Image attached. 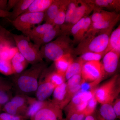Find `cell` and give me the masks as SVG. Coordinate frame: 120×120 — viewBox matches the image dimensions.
<instances>
[{
  "label": "cell",
  "instance_id": "obj_46",
  "mask_svg": "<svg viewBox=\"0 0 120 120\" xmlns=\"http://www.w3.org/2000/svg\"><path fill=\"white\" fill-rule=\"evenodd\" d=\"M11 15V12L0 10V17L8 19L10 17Z\"/></svg>",
  "mask_w": 120,
  "mask_h": 120
},
{
  "label": "cell",
  "instance_id": "obj_10",
  "mask_svg": "<svg viewBox=\"0 0 120 120\" xmlns=\"http://www.w3.org/2000/svg\"><path fill=\"white\" fill-rule=\"evenodd\" d=\"M51 102L61 109H63L70 102L71 98L69 95L67 82L57 87L54 90Z\"/></svg>",
  "mask_w": 120,
  "mask_h": 120
},
{
  "label": "cell",
  "instance_id": "obj_21",
  "mask_svg": "<svg viewBox=\"0 0 120 120\" xmlns=\"http://www.w3.org/2000/svg\"><path fill=\"white\" fill-rule=\"evenodd\" d=\"M74 60L73 56L71 54H68L54 61L56 71L65 77L67 69Z\"/></svg>",
  "mask_w": 120,
  "mask_h": 120
},
{
  "label": "cell",
  "instance_id": "obj_19",
  "mask_svg": "<svg viewBox=\"0 0 120 120\" xmlns=\"http://www.w3.org/2000/svg\"><path fill=\"white\" fill-rule=\"evenodd\" d=\"M79 4V0H71L67 7L64 23L61 26L63 33L68 35L69 28L76 9Z\"/></svg>",
  "mask_w": 120,
  "mask_h": 120
},
{
  "label": "cell",
  "instance_id": "obj_20",
  "mask_svg": "<svg viewBox=\"0 0 120 120\" xmlns=\"http://www.w3.org/2000/svg\"><path fill=\"white\" fill-rule=\"evenodd\" d=\"M93 11V13L90 16L92 23L114 19L120 15L114 11H109L95 7Z\"/></svg>",
  "mask_w": 120,
  "mask_h": 120
},
{
  "label": "cell",
  "instance_id": "obj_8",
  "mask_svg": "<svg viewBox=\"0 0 120 120\" xmlns=\"http://www.w3.org/2000/svg\"><path fill=\"white\" fill-rule=\"evenodd\" d=\"M120 56V53L111 50L103 56L100 61L103 78L115 73L118 68Z\"/></svg>",
  "mask_w": 120,
  "mask_h": 120
},
{
  "label": "cell",
  "instance_id": "obj_32",
  "mask_svg": "<svg viewBox=\"0 0 120 120\" xmlns=\"http://www.w3.org/2000/svg\"><path fill=\"white\" fill-rule=\"evenodd\" d=\"M105 54V53L86 52L80 55L79 57L84 63L91 61H100Z\"/></svg>",
  "mask_w": 120,
  "mask_h": 120
},
{
  "label": "cell",
  "instance_id": "obj_25",
  "mask_svg": "<svg viewBox=\"0 0 120 120\" xmlns=\"http://www.w3.org/2000/svg\"><path fill=\"white\" fill-rule=\"evenodd\" d=\"M34 0H19L17 4L11 12V16L8 18L9 21H12L25 12L34 1Z\"/></svg>",
  "mask_w": 120,
  "mask_h": 120
},
{
  "label": "cell",
  "instance_id": "obj_24",
  "mask_svg": "<svg viewBox=\"0 0 120 120\" xmlns=\"http://www.w3.org/2000/svg\"><path fill=\"white\" fill-rule=\"evenodd\" d=\"M53 0H34V1L24 13L44 12L52 3Z\"/></svg>",
  "mask_w": 120,
  "mask_h": 120
},
{
  "label": "cell",
  "instance_id": "obj_52",
  "mask_svg": "<svg viewBox=\"0 0 120 120\" xmlns=\"http://www.w3.org/2000/svg\"><path fill=\"white\" fill-rule=\"evenodd\" d=\"M1 106H0V111L1 110Z\"/></svg>",
  "mask_w": 120,
  "mask_h": 120
},
{
  "label": "cell",
  "instance_id": "obj_35",
  "mask_svg": "<svg viewBox=\"0 0 120 120\" xmlns=\"http://www.w3.org/2000/svg\"><path fill=\"white\" fill-rule=\"evenodd\" d=\"M86 17L82 18V19H80L76 23L73 25L69 31V35L71 34L73 36V40L75 44L77 43V39L83 24L84 19Z\"/></svg>",
  "mask_w": 120,
  "mask_h": 120
},
{
  "label": "cell",
  "instance_id": "obj_51",
  "mask_svg": "<svg viewBox=\"0 0 120 120\" xmlns=\"http://www.w3.org/2000/svg\"><path fill=\"white\" fill-rule=\"evenodd\" d=\"M1 27H2V26H1L0 25V28H1Z\"/></svg>",
  "mask_w": 120,
  "mask_h": 120
},
{
  "label": "cell",
  "instance_id": "obj_40",
  "mask_svg": "<svg viewBox=\"0 0 120 120\" xmlns=\"http://www.w3.org/2000/svg\"><path fill=\"white\" fill-rule=\"evenodd\" d=\"M23 116H16L4 112L0 113V120H27Z\"/></svg>",
  "mask_w": 120,
  "mask_h": 120
},
{
  "label": "cell",
  "instance_id": "obj_5",
  "mask_svg": "<svg viewBox=\"0 0 120 120\" xmlns=\"http://www.w3.org/2000/svg\"><path fill=\"white\" fill-rule=\"evenodd\" d=\"M120 91V76L117 74L98 87L95 97L101 105L112 104L118 98Z\"/></svg>",
  "mask_w": 120,
  "mask_h": 120
},
{
  "label": "cell",
  "instance_id": "obj_31",
  "mask_svg": "<svg viewBox=\"0 0 120 120\" xmlns=\"http://www.w3.org/2000/svg\"><path fill=\"white\" fill-rule=\"evenodd\" d=\"M27 96L22 94L16 95L11 99L17 105L23 116H25L27 107Z\"/></svg>",
  "mask_w": 120,
  "mask_h": 120
},
{
  "label": "cell",
  "instance_id": "obj_18",
  "mask_svg": "<svg viewBox=\"0 0 120 120\" xmlns=\"http://www.w3.org/2000/svg\"><path fill=\"white\" fill-rule=\"evenodd\" d=\"M98 8L113 10L117 13L120 10V0H84Z\"/></svg>",
  "mask_w": 120,
  "mask_h": 120
},
{
  "label": "cell",
  "instance_id": "obj_34",
  "mask_svg": "<svg viewBox=\"0 0 120 120\" xmlns=\"http://www.w3.org/2000/svg\"><path fill=\"white\" fill-rule=\"evenodd\" d=\"M69 2L65 5L60 9L53 22L52 24L54 26H61L64 23L67 8Z\"/></svg>",
  "mask_w": 120,
  "mask_h": 120
},
{
  "label": "cell",
  "instance_id": "obj_38",
  "mask_svg": "<svg viewBox=\"0 0 120 120\" xmlns=\"http://www.w3.org/2000/svg\"><path fill=\"white\" fill-rule=\"evenodd\" d=\"M98 102L95 95L88 101L86 107L83 112L86 116L93 114L94 112Z\"/></svg>",
  "mask_w": 120,
  "mask_h": 120
},
{
  "label": "cell",
  "instance_id": "obj_26",
  "mask_svg": "<svg viewBox=\"0 0 120 120\" xmlns=\"http://www.w3.org/2000/svg\"><path fill=\"white\" fill-rule=\"evenodd\" d=\"M120 19V15L117 17L111 19L95 22H91L88 31H98L104 30L116 25Z\"/></svg>",
  "mask_w": 120,
  "mask_h": 120
},
{
  "label": "cell",
  "instance_id": "obj_17",
  "mask_svg": "<svg viewBox=\"0 0 120 120\" xmlns=\"http://www.w3.org/2000/svg\"><path fill=\"white\" fill-rule=\"evenodd\" d=\"M27 107L24 116L28 120L47 105L49 101H41L36 98L27 96Z\"/></svg>",
  "mask_w": 120,
  "mask_h": 120
},
{
  "label": "cell",
  "instance_id": "obj_16",
  "mask_svg": "<svg viewBox=\"0 0 120 120\" xmlns=\"http://www.w3.org/2000/svg\"><path fill=\"white\" fill-rule=\"evenodd\" d=\"M54 26L52 24L45 23L41 25L35 26L23 34L32 41L47 33L53 28Z\"/></svg>",
  "mask_w": 120,
  "mask_h": 120
},
{
  "label": "cell",
  "instance_id": "obj_45",
  "mask_svg": "<svg viewBox=\"0 0 120 120\" xmlns=\"http://www.w3.org/2000/svg\"><path fill=\"white\" fill-rule=\"evenodd\" d=\"M79 113L76 112H71L67 114V120H79L78 116Z\"/></svg>",
  "mask_w": 120,
  "mask_h": 120
},
{
  "label": "cell",
  "instance_id": "obj_43",
  "mask_svg": "<svg viewBox=\"0 0 120 120\" xmlns=\"http://www.w3.org/2000/svg\"><path fill=\"white\" fill-rule=\"evenodd\" d=\"M11 88V86L8 82L0 80V91L8 92Z\"/></svg>",
  "mask_w": 120,
  "mask_h": 120
},
{
  "label": "cell",
  "instance_id": "obj_42",
  "mask_svg": "<svg viewBox=\"0 0 120 120\" xmlns=\"http://www.w3.org/2000/svg\"><path fill=\"white\" fill-rule=\"evenodd\" d=\"M114 111L115 112L117 118H120V98H117L112 104Z\"/></svg>",
  "mask_w": 120,
  "mask_h": 120
},
{
  "label": "cell",
  "instance_id": "obj_3",
  "mask_svg": "<svg viewBox=\"0 0 120 120\" xmlns=\"http://www.w3.org/2000/svg\"><path fill=\"white\" fill-rule=\"evenodd\" d=\"M74 45L69 35L63 33L55 40L42 46L40 50L43 59L54 62L67 54L72 55Z\"/></svg>",
  "mask_w": 120,
  "mask_h": 120
},
{
  "label": "cell",
  "instance_id": "obj_9",
  "mask_svg": "<svg viewBox=\"0 0 120 120\" xmlns=\"http://www.w3.org/2000/svg\"><path fill=\"white\" fill-rule=\"evenodd\" d=\"M82 79L86 82H91L98 80H102L100 61H91L84 64L81 71Z\"/></svg>",
  "mask_w": 120,
  "mask_h": 120
},
{
  "label": "cell",
  "instance_id": "obj_49",
  "mask_svg": "<svg viewBox=\"0 0 120 120\" xmlns=\"http://www.w3.org/2000/svg\"><path fill=\"white\" fill-rule=\"evenodd\" d=\"M100 120H103V119H102V118H101V117L100 116Z\"/></svg>",
  "mask_w": 120,
  "mask_h": 120
},
{
  "label": "cell",
  "instance_id": "obj_11",
  "mask_svg": "<svg viewBox=\"0 0 120 120\" xmlns=\"http://www.w3.org/2000/svg\"><path fill=\"white\" fill-rule=\"evenodd\" d=\"M43 72L41 76H41L39 80L38 86L35 92L36 98L41 101H46L53 94L56 88L53 84L45 78Z\"/></svg>",
  "mask_w": 120,
  "mask_h": 120
},
{
  "label": "cell",
  "instance_id": "obj_12",
  "mask_svg": "<svg viewBox=\"0 0 120 120\" xmlns=\"http://www.w3.org/2000/svg\"><path fill=\"white\" fill-rule=\"evenodd\" d=\"M98 88L96 87L91 90L87 91L79 90L72 97L68 104L64 108L66 113L70 112L80 103L90 101L94 96Z\"/></svg>",
  "mask_w": 120,
  "mask_h": 120
},
{
  "label": "cell",
  "instance_id": "obj_41",
  "mask_svg": "<svg viewBox=\"0 0 120 120\" xmlns=\"http://www.w3.org/2000/svg\"><path fill=\"white\" fill-rule=\"evenodd\" d=\"M7 92L0 91V106H1L2 105H4L11 98L10 95Z\"/></svg>",
  "mask_w": 120,
  "mask_h": 120
},
{
  "label": "cell",
  "instance_id": "obj_15",
  "mask_svg": "<svg viewBox=\"0 0 120 120\" xmlns=\"http://www.w3.org/2000/svg\"><path fill=\"white\" fill-rule=\"evenodd\" d=\"M63 33L61 26H54L53 28L47 33L32 41L34 44L41 48L42 46L52 41Z\"/></svg>",
  "mask_w": 120,
  "mask_h": 120
},
{
  "label": "cell",
  "instance_id": "obj_6",
  "mask_svg": "<svg viewBox=\"0 0 120 120\" xmlns=\"http://www.w3.org/2000/svg\"><path fill=\"white\" fill-rule=\"evenodd\" d=\"M45 12L24 13L10 21L16 29L22 33L30 30L44 21Z\"/></svg>",
  "mask_w": 120,
  "mask_h": 120
},
{
  "label": "cell",
  "instance_id": "obj_48",
  "mask_svg": "<svg viewBox=\"0 0 120 120\" xmlns=\"http://www.w3.org/2000/svg\"><path fill=\"white\" fill-rule=\"evenodd\" d=\"M92 114L86 116L84 120H99L98 116L96 117Z\"/></svg>",
  "mask_w": 120,
  "mask_h": 120
},
{
  "label": "cell",
  "instance_id": "obj_50",
  "mask_svg": "<svg viewBox=\"0 0 120 120\" xmlns=\"http://www.w3.org/2000/svg\"><path fill=\"white\" fill-rule=\"evenodd\" d=\"M66 120V118H65V119H64V118H63V120Z\"/></svg>",
  "mask_w": 120,
  "mask_h": 120
},
{
  "label": "cell",
  "instance_id": "obj_23",
  "mask_svg": "<svg viewBox=\"0 0 120 120\" xmlns=\"http://www.w3.org/2000/svg\"><path fill=\"white\" fill-rule=\"evenodd\" d=\"M114 50L120 53V26L112 31L110 36L109 45L105 54L108 52Z\"/></svg>",
  "mask_w": 120,
  "mask_h": 120
},
{
  "label": "cell",
  "instance_id": "obj_30",
  "mask_svg": "<svg viewBox=\"0 0 120 120\" xmlns=\"http://www.w3.org/2000/svg\"><path fill=\"white\" fill-rule=\"evenodd\" d=\"M7 45H16L12 33L2 26L0 28V48Z\"/></svg>",
  "mask_w": 120,
  "mask_h": 120
},
{
  "label": "cell",
  "instance_id": "obj_33",
  "mask_svg": "<svg viewBox=\"0 0 120 120\" xmlns=\"http://www.w3.org/2000/svg\"><path fill=\"white\" fill-rule=\"evenodd\" d=\"M2 110L4 112L12 115L23 116L17 105L11 99L4 105Z\"/></svg>",
  "mask_w": 120,
  "mask_h": 120
},
{
  "label": "cell",
  "instance_id": "obj_44",
  "mask_svg": "<svg viewBox=\"0 0 120 120\" xmlns=\"http://www.w3.org/2000/svg\"><path fill=\"white\" fill-rule=\"evenodd\" d=\"M19 0H9L7 3V8L6 11H10V10L13 9L16 6Z\"/></svg>",
  "mask_w": 120,
  "mask_h": 120
},
{
  "label": "cell",
  "instance_id": "obj_27",
  "mask_svg": "<svg viewBox=\"0 0 120 120\" xmlns=\"http://www.w3.org/2000/svg\"><path fill=\"white\" fill-rule=\"evenodd\" d=\"M84 62L78 57L69 65L65 75V80H68L74 75L81 73L82 67Z\"/></svg>",
  "mask_w": 120,
  "mask_h": 120
},
{
  "label": "cell",
  "instance_id": "obj_2",
  "mask_svg": "<svg viewBox=\"0 0 120 120\" xmlns=\"http://www.w3.org/2000/svg\"><path fill=\"white\" fill-rule=\"evenodd\" d=\"M44 61L31 65L28 69L18 75H15L14 82L15 86L22 94L35 93L38 86L39 80L43 71L46 68Z\"/></svg>",
  "mask_w": 120,
  "mask_h": 120
},
{
  "label": "cell",
  "instance_id": "obj_36",
  "mask_svg": "<svg viewBox=\"0 0 120 120\" xmlns=\"http://www.w3.org/2000/svg\"><path fill=\"white\" fill-rule=\"evenodd\" d=\"M0 73L7 76L14 74L11 60H0Z\"/></svg>",
  "mask_w": 120,
  "mask_h": 120
},
{
  "label": "cell",
  "instance_id": "obj_1",
  "mask_svg": "<svg viewBox=\"0 0 120 120\" xmlns=\"http://www.w3.org/2000/svg\"><path fill=\"white\" fill-rule=\"evenodd\" d=\"M116 25L100 30L88 31L74 48L72 56H80L88 52L105 54L110 36Z\"/></svg>",
  "mask_w": 120,
  "mask_h": 120
},
{
  "label": "cell",
  "instance_id": "obj_4",
  "mask_svg": "<svg viewBox=\"0 0 120 120\" xmlns=\"http://www.w3.org/2000/svg\"><path fill=\"white\" fill-rule=\"evenodd\" d=\"M12 35L19 52L28 64H34L43 61L40 47L31 41L28 37L24 35L12 33Z\"/></svg>",
  "mask_w": 120,
  "mask_h": 120
},
{
  "label": "cell",
  "instance_id": "obj_28",
  "mask_svg": "<svg viewBox=\"0 0 120 120\" xmlns=\"http://www.w3.org/2000/svg\"><path fill=\"white\" fill-rule=\"evenodd\" d=\"M99 116L105 120H115L117 118L112 104L110 103L101 105Z\"/></svg>",
  "mask_w": 120,
  "mask_h": 120
},
{
  "label": "cell",
  "instance_id": "obj_37",
  "mask_svg": "<svg viewBox=\"0 0 120 120\" xmlns=\"http://www.w3.org/2000/svg\"><path fill=\"white\" fill-rule=\"evenodd\" d=\"M91 23V19L90 16H87L86 17L84 22L82 26V28L80 30L78 38H77V43H79L84 36L88 31Z\"/></svg>",
  "mask_w": 120,
  "mask_h": 120
},
{
  "label": "cell",
  "instance_id": "obj_29",
  "mask_svg": "<svg viewBox=\"0 0 120 120\" xmlns=\"http://www.w3.org/2000/svg\"><path fill=\"white\" fill-rule=\"evenodd\" d=\"M46 69L43 72L45 77L53 84L56 88L65 82L64 76L59 74L56 71L49 73H46Z\"/></svg>",
  "mask_w": 120,
  "mask_h": 120
},
{
  "label": "cell",
  "instance_id": "obj_53",
  "mask_svg": "<svg viewBox=\"0 0 120 120\" xmlns=\"http://www.w3.org/2000/svg\"><path fill=\"white\" fill-rule=\"evenodd\" d=\"M0 60H1L0 58Z\"/></svg>",
  "mask_w": 120,
  "mask_h": 120
},
{
  "label": "cell",
  "instance_id": "obj_22",
  "mask_svg": "<svg viewBox=\"0 0 120 120\" xmlns=\"http://www.w3.org/2000/svg\"><path fill=\"white\" fill-rule=\"evenodd\" d=\"M13 74L18 75L26 69L28 63L19 52H17L11 60Z\"/></svg>",
  "mask_w": 120,
  "mask_h": 120
},
{
  "label": "cell",
  "instance_id": "obj_13",
  "mask_svg": "<svg viewBox=\"0 0 120 120\" xmlns=\"http://www.w3.org/2000/svg\"><path fill=\"white\" fill-rule=\"evenodd\" d=\"M94 7L84 0H79V4L77 7L69 28L68 35L71 27L83 17L88 16L93 11Z\"/></svg>",
  "mask_w": 120,
  "mask_h": 120
},
{
  "label": "cell",
  "instance_id": "obj_39",
  "mask_svg": "<svg viewBox=\"0 0 120 120\" xmlns=\"http://www.w3.org/2000/svg\"><path fill=\"white\" fill-rule=\"evenodd\" d=\"M83 80L82 79L81 73L74 75L67 80L68 82L67 83L68 88H71L81 84Z\"/></svg>",
  "mask_w": 120,
  "mask_h": 120
},
{
  "label": "cell",
  "instance_id": "obj_14",
  "mask_svg": "<svg viewBox=\"0 0 120 120\" xmlns=\"http://www.w3.org/2000/svg\"><path fill=\"white\" fill-rule=\"evenodd\" d=\"M71 0H54L53 2L44 12V21L46 23L52 24L60 9L68 4Z\"/></svg>",
  "mask_w": 120,
  "mask_h": 120
},
{
  "label": "cell",
  "instance_id": "obj_47",
  "mask_svg": "<svg viewBox=\"0 0 120 120\" xmlns=\"http://www.w3.org/2000/svg\"><path fill=\"white\" fill-rule=\"evenodd\" d=\"M7 0H0V10L7 11Z\"/></svg>",
  "mask_w": 120,
  "mask_h": 120
},
{
  "label": "cell",
  "instance_id": "obj_7",
  "mask_svg": "<svg viewBox=\"0 0 120 120\" xmlns=\"http://www.w3.org/2000/svg\"><path fill=\"white\" fill-rule=\"evenodd\" d=\"M62 110L49 101L30 118V120H62Z\"/></svg>",
  "mask_w": 120,
  "mask_h": 120
}]
</instances>
